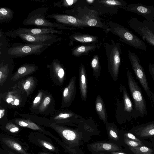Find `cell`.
Segmentation results:
<instances>
[{"label": "cell", "mask_w": 154, "mask_h": 154, "mask_svg": "<svg viewBox=\"0 0 154 154\" xmlns=\"http://www.w3.org/2000/svg\"><path fill=\"white\" fill-rule=\"evenodd\" d=\"M126 76L129 88L133 101L136 118L143 117L148 114L145 99L142 90L134 79L131 72L128 70Z\"/></svg>", "instance_id": "cell-1"}, {"label": "cell", "mask_w": 154, "mask_h": 154, "mask_svg": "<svg viewBox=\"0 0 154 154\" xmlns=\"http://www.w3.org/2000/svg\"><path fill=\"white\" fill-rule=\"evenodd\" d=\"M48 10L47 7H42L32 11L24 20L22 23L23 24L55 29H65L62 24L56 22H52L47 19L46 13Z\"/></svg>", "instance_id": "cell-2"}, {"label": "cell", "mask_w": 154, "mask_h": 154, "mask_svg": "<svg viewBox=\"0 0 154 154\" xmlns=\"http://www.w3.org/2000/svg\"><path fill=\"white\" fill-rule=\"evenodd\" d=\"M52 44L29 43L14 45L7 50L8 55L13 58H20L31 55L41 54Z\"/></svg>", "instance_id": "cell-3"}, {"label": "cell", "mask_w": 154, "mask_h": 154, "mask_svg": "<svg viewBox=\"0 0 154 154\" xmlns=\"http://www.w3.org/2000/svg\"><path fill=\"white\" fill-rule=\"evenodd\" d=\"M130 27L136 32L143 39L154 47V22L144 20L143 22L131 17L128 20Z\"/></svg>", "instance_id": "cell-4"}, {"label": "cell", "mask_w": 154, "mask_h": 154, "mask_svg": "<svg viewBox=\"0 0 154 154\" xmlns=\"http://www.w3.org/2000/svg\"><path fill=\"white\" fill-rule=\"evenodd\" d=\"M128 56L136 78L139 82L149 98L151 90L144 69L141 64L140 60L136 54L130 50L128 52Z\"/></svg>", "instance_id": "cell-5"}, {"label": "cell", "mask_w": 154, "mask_h": 154, "mask_svg": "<svg viewBox=\"0 0 154 154\" xmlns=\"http://www.w3.org/2000/svg\"><path fill=\"white\" fill-rule=\"evenodd\" d=\"M114 30L123 42L135 48L146 50L147 46L145 43L128 29L118 25Z\"/></svg>", "instance_id": "cell-6"}, {"label": "cell", "mask_w": 154, "mask_h": 154, "mask_svg": "<svg viewBox=\"0 0 154 154\" xmlns=\"http://www.w3.org/2000/svg\"><path fill=\"white\" fill-rule=\"evenodd\" d=\"M120 47L119 44L110 46L107 52V62L108 70L113 79H118L120 64Z\"/></svg>", "instance_id": "cell-7"}, {"label": "cell", "mask_w": 154, "mask_h": 154, "mask_svg": "<svg viewBox=\"0 0 154 154\" xmlns=\"http://www.w3.org/2000/svg\"><path fill=\"white\" fill-rule=\"evenodd\" d=\"M20 38L29 43L47 44H52L61 40L54 34H22L19 35Z\"/></svg>", "instance_id": "cell-8"}, {"label": "cell", "mask_w": 154, "mask_h": 154, "mask_svg": "<svg viewBox=\"0 0 154 154\" xmlns=\"http://www.w3.org/2000/svg\"><path fill=\"white\" fill-rule=\"evenodd\" d=\"M62 32L61 30H57L53 28H19L6 32V35L10 37L15 38L19 35L22 34H60Z\"/></svg>", "instance_id": "cell-9"}, {"label": "cell", "mask_w": 154, "mask_h": 154, "mask_svg": "<svg viewBox=\"0 0 154 154\" xmlns=\"http://www.w3.org/2000/svg\"><path fill=\"white\" fill-rule=\"evenodd\" d=\"M51 126L54 128L69 144L76 146L81 140L79 133L75 131L54 123Z\"/></svg>", "instance_id": "cell-10"}, {"label": "cell", "mask_w": 154, "mask_h": 154, "mask_svg": "<svg viewBox=\"0 0 154 154\" xmlns=\"http://www.w3.org/2000/svg\"><path fill=\"white\" fill-rule=\"evenodd\" d=\"M129 11L134 12L145 17L149 21L154 20V7L140 4H132L124 8Z\"/></svg>", "instance_id": "cell-11"}, {"label": "cell", "mask_w": 154, "mask_h": 154, "mask_svg": "<svg viewBox=\"0 0 154 154\" xmlns=\"http://www.w3.org/2000/svg\"><path fill=\"white\" fill-rule=\"evenodd\" d=\"M76 76L74 75L63 90L61 104L63 108L69 107L74 100L76 93Z\"/></svg>", "instance_id": "cell-12"}, {"label": "cell", "mask_w": 154, "mask_h": 154, "mask_svg": "<svg viewBox=\"0 0 154 154\" xmlns=\"http://www.w3.org/2000/svg\"><path fill=\"white\" fill-rule=\"evenodd\" d=\"M48 66L53 80L56 81L58 85H62L65 79V71L63 65L58 60L54 59Z\"/></svg>", "instance_id": "cell-13"}, {"label": "cell", "mask_w": 154, "mask_h": 154, "mask_svg": "<svg viewBox=\"0 0 154 154\" xmlns=\"http://www.w3.org/2000/svg\"><path fill=\"white\" fill-rule=\"evenodd\" d=\"M120 90L122 94L123 112L124 116L136 118L134 105L133 104L126 88L123 84H120Z\"/></svg>", "instance_id": "cell-14"}, {"label": "cell", "mask_w": 154, "mask_h": 154, "mask_svg": "<svg viewBox=\"0 0 154 154\" xmlns=\"http://www.w3.org/2000/svg\"><path fill=\"white\" fill-rule=\"evenodd\" d=\"M34 64H25L20 66L14 74L11 79L14 82L24 76L34 73L37 69Z\"/></svg>", "instance_id": "cell-15"}, {"label": "cell", "mask_w": 154, "mask_h": 154, "mask_svg": "<svg viewBox=\"0 0 154 154\" xmlns=\"http://www.w3.org/2000/svg\"><path fill=\"white\" fill-rule=\"evenodd\" d=\"M14 88V86L12 90L8 91L7 93L2 94L3 99L9 105L13 107L17 106L22 102V97L19 95V93L17 88Z\"/></svg>", "instance_id": "cell-16"}, {"label": "cell", "mask_w": 154, "mask_h": 154, "mask_svg": "<svg viewBox=\"0 0 154 154\" xmlns=\"http://www.w3.org/2000/svg\"><path fill=\"white\" fill-rule=\"evenodd\" d=\"M90 147L92 150L96 152L101 151H118L120 150L117 145L110 142H99L94 143L90 145Z\"/></svg>", "instance_id": "cell-17"}, {"label": "cell", "mask_w": 154, "mask_h": 154, "mask_svg": "<svg viewBox=\"0 0 154 154\" xmlns=\"http://www.w3.org/2000/svg\"><path fill=\"white\" fill-rule=\"evenodd\" d=\"M79 89L82 99L86 100L87 96V85L85 68L84 66L81 65L79 69Z\"/></svg>", "instance_id": "cell-18"}, {"label": "cell", "mask_w": 154, "mask_h": 154, "mask_svg": "<svg viewBox=\"0 0 154 154\" xmlns=\"http://www.w3.org/2000/svg\"><path fill=\"white\" fill-rule=\"evenodd\" d=\"M46 18L53 19L56 22L62 25H75L78 23L77 20L75 18L66 14L54 13L47 15Z\"/></svg>", "instance_id": "cell-19"}, {"label": "cell", "mask_w": 154, "mask_h": 154, "mask_svg": "<svg viewBox=\"0 0 154 154\" xmlns=\"http://www.w3.org/2000/svg\"><path fill=\"white\" fill-rule=\"evenodd\" d=\"M96 112L100 119L105 123L107 122V116L105 105L101 97L99 95L97 96L95 102Z\"/></svg>", "instance_id": "cell-20"}, {"label": "cell", "mask_w": 154, "mask_h": 154, "mask_svg": "<svg viewBox=\"0 0 154 154\" xmlns=\"http://www.w3.org/2000/svg\"><path fill=\"white\" fill-rule=\"evenodd\" d=\"M79 115L69 111H64L58 112L52 117V119L57 123H64L70 121L73 118H77Z\"/></svg>", "instance_id": "cell-21"}, {"label": "cell", "mask_w": 154, "mask_h": 154, "mask_svg": "<svg viewBox=\"0 0 154 154\" xmlns=\"http://www.w3.org/2000/svg\"><path fill=\"white\" fill-rule=\"evenodd\" d=\"M140 134L141 137H146L154 136V120L152 122L140 126L136 130Z\"/></svg>", "instance_id": "cell-22"}, {"label": "cell", "mask_w": 154, "mask_h": 154, "mask_svg": "<svg viewBox=\"0 0 154 154\" xmlns=\"http://www.w3.org/2000/svg\"><path fill=\"white\" fill-rule=\"evenodd\" d=\"M21 83L27 96L32 92L37 84L36 80L33 76L27 78L22 81Z\"/></svg>", "instance_id": "cell-23"}, {"label": "cell", "mask_w": 154, "mask_h": 154, "mask_svg": "<svg viewBox=\"0 0 154 154\" xmlns=\"http://www.w3.org/2000/svg\"><path fill=\"white\" fill-rule=\"evenodd\" d=\"M13 11L8 8L2 7L0 9V22L4 23L10 21L13 18Z\"/></svg>", "instance_id": "cell-24"}, {"label": "cell", "mask_w": 154, "mask_h": 154, "mask_svg": "<svg viewBox=\"0 0 154 154\" xmlns=\"http://www.w3.org/2000/svg\"><path fill=\"white\" fill-rule=\"evenodd\" d=\"M15 123L20 126L28 128L34 130L42 131V128L38 125L29 119H17L14 120Z\"/></svg>", "instance_id": "cell-25"}, {"label": "cell", "mask_w": 154, "mask_h": 154, "mask_svg": "<svg viewBox=\"0 0 154 154\" xmlns=\"http://www.w3.org/2000/svg\"><path fill=\"white\" fill-rule=\"evenodd\" d=\"M5 144L8 147L17 152L22 154H28L17 142L11 139H5L4 140Z\"/></svg>", "instance_id": "cell-26"}, {"label": "cell", "mask_w": 154, "mask_h": 154, "mask_svg": "<svg viewBox=\"0 0 154 154\" xmlns=\"http://www.w3.org/2000/svg\"><path fill=\"white\" fill-rule=\"evenodd\" d=\"M9 68L8 64H3L2 63L0 66V85H3L6 81L8 76Z\"/></svg>", "instance_id": "cell-27"}, {"label": "cell", "mask_w": 154, "mask_h": 154, "mask_svg": "<svg viewBox=\"0 0 154 154\" xmlns=\"http://www.w3.org/2000/svg\"><path fill=\"white\" fill-rule=\"evenodd\" d=\"M91 66L93 75L95 79H97L100 74L101 67L97 56H95L91 62Z\"/></svg>", "instance_id": "cell-28"}, {"label": "cell", "mask_w": 154, "mask_h": 154, "mask_svg": "<svg viewBox=\"0 0 154 154\" xmlns=\"http://www.w3.org/2000/svg\"><path fill=\"white\" fill-rule=\"evenodd\" d=\"M129 149L134 154H152V149L144 146L130 147Z\"/></svg>", "instance_id": "cell-29"}, {"label": "cell", "mask_w": 154, "mask_h": 154, "mask_svg": "<svg viewBox=\"0 0 154 154\" xmlns=\"http://www.w3.org/2000/svg\"><path fill=\"white\" fill-rule=\"evenodd\" d=\"M51 97L50 95H45L39 107L38 111L40 113L44 112L51 103Z\"/></svg>", "instance_id": "cell-30"}, {"label": "cell", "mask_w": 154, "mask_h": 154, "mask_svg": "<svg viewBox=\"0 0 154 154\" xmlns=\"http://www.w3.org/2000/svg\"><path fill=\"white\" fill-rule=\"evenodd\" d=\"M45 95V93L42 91H39L32 103V107L33 109H38Z\"/></svg>", "instance_id": "cell-31"}, {"label": "cell", "mask_w": 154, "mask_h": 154, "mask_svg": "<svg viewBox=\"0 0 154 154\" xmlns=\"http://www.w3.org/2000/svg\"><path fill=\"white\" fill-rule=\"evenodd\" d=\"M94 47L92 46L82 45L75 49L72 52V54L75 56H78L92 49Z\"/></svg>", "instance_id": "cell-32"}, {"label": "cell", "mask_w": 154, "mask_h": 154, "mask_svg": "<svg viewBox=\"0 0 154 154\" xmlns=\"http://www.w3.org/2000/svg\"><path fill=\"white\" fill-rule=\"evenodd\" d=\"M73 38L78 42L84 43L91 42L96 39L94 37L87 35H75L73 37Z\"/></svg>", "instance_id": "cell-33"}, {"label": "cell", "mask_w": 154, "mask_h": 154, "mask_svg": "<svg viewBox=\"0 0 154 154\" xmlns=\"http://www.w3.org/2000/svg\"><path fill=\"white\" fill-rule=\"evenodd\" d=\"M124 141L125 143L130 147H137L144 146L141 142L135 141L125 137Z\"/></svg>", "instance_id": "cell-34"}, {"label": "cell", "mask_w": 154, "mask_h": 154, "mask_svg": "<svg viewBox=\"0 0 154 154\" xmlns=\"http://www.w3.org/2000/svg\"><path fill=\"white\" fill-rule=\"evenodd\" d=\"M108 132L110 137L112 139L115 140L119 139V137L116 131L112 126H110L108 127Z\"/></svg>", "instance_id": "cell-35"}, {"label": "cell", "mask_w": 154, "mask_h": 154, "mask_svg": "<svg viewBox=\"0 0 154 154\" xmlns=\"http://www.w3.org/2000/svg\"><path fill=\"white\" fill-rule=\"evenodd\" d=\"M5 128L8 131L13 133L17 132L19 130L18 126L11 122L7 123L6 125Z\"/></svg>", "instance_id": "cell-36"}, {"label": "cell", "mask_w": 154, "mask_h": 154, "mask_svg": "<svg viewBox=\"0 0 154 154\" xmlns=\"http://www.w3.org/2000/svg\"><path fill=\"white\" fill-rule=\"evenodd\" d=\"M40 142L42 146L52 151L55 150L54 147L48 142L43 140H41Z\"/></svg>", "instance_id": "cell-37"}, {"label": "cell", "mask_w": 154, "mask_h": 154, "mask_svg": "<svg viewBox=\"0 0 154 154\" xmlns=\"http://www.w3.org/2000/svg\"><path fill=\"white\" fill-rule=\"evenodd\" d=\"M125 137L128 139L142 143L141 141L138 139L133 134L131 133H126L124 134Z\"/></svg>", "instance_id": "cell-38"}, {"label": "cell", "mask_w": 154, "mask_h": 154, "mask_svg": "<svg viewBox=\"0 0 154 154\" xmlns=\"http://www.w3.org/2000/svg\"><path fill=\"white\" fill-rule=\"evenodd\" d=\"M148 70L154 82V64L149 63L148 65Z\"/></svg>", "instance_id": "cell-39"}, {"label": "cell", "mask_w": 154, "mask_h": 154, "mask_svg": "<svg viewBox=\"0 0 154 154\" xmlns=\"http://www.w3.org/2000/svg\"><path fill=\"white\" fill-rule=\"evenodd\" d=\"M97 23V21L96 19L92 18L89 20L87 22L88 25L91 26H95Z\"/></svg>", "instance_id": "cell-40"}, {"label": "cell", "mask_w": 154, "mask_h": 154, "mask_svg": "<svg viewBox=\"0 0 154 154\" xmlns=\"http://www.w3.org/2000/svg\"><path fill=\"white\" fill-rule=\"evenodd\" d=\"M149 98V99L151 103L154 106V93L151 91Z\"/></svg>", "instance_id": "cell-41"}, {"label": "cell", "mask_w": 154, "mask_h": 154, "mask_svg": "<svg viewBox=\"0 0 154 154\" xmlns=\"http://www.w3.org/2000/svg\"><path fill=\"white\" fill-rule=\"evenodd\" d=\"M5 109L2 107H0V119H1L5 115Z\"/></svg>", "instance_id": "cell-42"}, {"label": "cell", "mask_w": 154, "mask_h": 154, "mask_svg": "<svg viewBox=\"0 0 154 154\" xmlns=\"http://www.w3.org/2000/svg\"><path fill=\"white\" fill-rule=\"evenodd\" d=\"M111 154H127L126 153L117 152V151H113L111 152Z\"/></svg>", "instance_id": "cell-43"}, {"label": "cell", "mask_w": 154, "mask_h": 154, "mask_svg": "<svg viewBox=\"0 0 154 154\" xmlns=\"http://www.w3.org/2000/svg\"><path fill=\"white\" fill-rule=\"evenodd\" d=\"M86 1L88 2L89 3H92L94 1V0H86Z\"/></svg>", "instance_id": "cell-44"}, {"label": "cell", "mask_w": 154, "mask_h": 154, "mask_svg": "<svg viewBox=\"0 0 154 154\" xmlns=\"http://www.w3.org/2000/svg\"><path fill=\"white\" fill-rule=\"evenodd\" d=\"M40 154H49L45 153H44V152H42L40 153Z\"/></svg>", "instance_id": "cell-45"}, {"label": "cell", "mask_w": 154, "mask_h": 154, "mask_svg": "<svg viewBox=\"0 0 154 154\" xmlns=\"http://www.w3.org/2000/svg\"><path fill=\"white\" fill-rule=\"evenodd\" d=\"M100 154H104V153H100Z\"/></svg>", "instance_id": "cell-46"}]
</instances>
